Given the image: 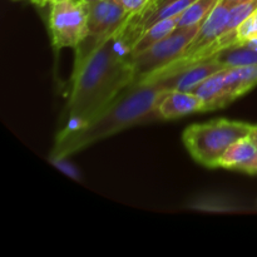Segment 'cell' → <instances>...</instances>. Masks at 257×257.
<instances>
[{
  "label": "cell",
  "mask_w": 257,
  "mask_h": 257,
  "mask_svg": "<svg viewBox=\"0 0 257 257\" xmlns=\"http://www.w3.org/2000/svg\"><path fill=\"white\" fill-rule=\"evenodd\" d=\"M34 4L39 5V7H44V5H48V4H52V3L57 2V0H32Z\"/></svg>",
  "instance_id": "19"
},
{
  "label": "cell",
  "mask_w": 257,
  "mask_h": 257,
  "mask_svg": "<svg viewBox=\"0 0 257 257\" xmlns=\"http://www.w3.org/2000/svg\"><path fill=\"white\" fill-rule=\"evenodd\" d=\"M225 83L232 99L241 97L257 84V64L227 68Z\"/></svg>",
  "instance_id": "10"
},
{
  "label": "cell",
  "mask_w": 257,
  "mask_h": 257,
  "mask_svg": "<svg viewBox=\"0 0 257 257\" xmlns=\"http://www.w3.org/2000/svg\"><path fill=\"white\" fill-rule=\"evenodd\" d=\"M252 128L250 123L220 118L188 125L183 131L182 140L193 160L208 168H217L227 148L250 136Z\"/></svg>",
  "instance_id": "3"
},
{
  "label": "cell",
  "mask_w": 257,
  "mask_h": 257,
  "mask_svg": "<svg viewBox=\"0 0 257 257\" xmlns=\"http://www.w3.org/2000/svg\"><path fill=\"white\" fill-rule=\"evenodd\" d=\"M167 92L168 89L158 82L132 85L94 119L74 130L60 131L52 160L68 157L125 128L160 118L157 105Z\"/></svg>",
  "instance_id": "2"
},
{
  "label": "cell",
  "mask_w": 257,
  "mask_h": 257,
  "mask_svg": "<svg viewBox=\"0 0 257 257\" xmlns=\"http://www.w3.org/2000/svg\"><path fill=\"white\" fill-rule=\"evenodd\" d=\"M256 145H257V142H256Z\"/></svg>",
  "instance_id": "24"
},
{
  "label": "cell",
  "mask_w": 257,
  "mask_h": 257,
  "mask_svg": "<svg viewBox=\"0 0 257 257\" xmlns=\"http://www.w3.org/2000/svg\"><path fill=\"white\" fill-rule=\"evenodd\" d=\"M52 161H53V163H54V165L59 168V170H62L63 172L67 173L68 176H70V177H73V178H78L77 170H75V168L73 167V166L70 165L67 160H65V157L55 158V160H52Z\"/></svg>",
  "instance_id": "17"
},
{
  "label": "cell",
  "mask_w": 257,
  "mask_h": 257,
  "mask_svg": "<svg viewBox=\"0 0 257 257\" xmlns=\"http://www.w3.org/2000/svg\"><path fill=\"white\" fill-rule=\"evenodd\" d=\"M220 2L221 0H195L187 9L177 15V28L200 25Z\"/></svg>",
  "instance_id": "12"
},
{
  "label": "cell",
  "mask_w": 257,
  "mask_h": 257,
  "mask_svg": "<svg viewBox=\"0 0 257 257\" xmlns=\"http://www.w3.org/2000/svg\"><path fill=\"white\" fill-rule=\"evenodd\" d=\"M255 10H257V0H243V2L232 5L230 14H228L226 33L236 32L238 25L243 20L247 19Z\"/></svg>",
  "instance_id": "14"
},
{
  "label": "cell",
  "mask_w": 257,
  "mask_h": 257,
  "mask_svg": "<svg viewBox=\"0 0 257 257\" xmlns=\"http://www.w3.org/2000/svg\"><path fill=\"white\" fill-rule=\"evenodd\" d=\"M196 112H205V104L193 92L168 90L157 105V113L162 119H175Z\"/></svg>",
  "instance_id": "7"
},
{
  "label": "cell",
  "mask_w": 257,
  "mask_h": 257,
  "mask_svg": "<svg viewBox=\"0 0 257 257\" xmlns=\"http://www.w3.org/2000/svg\"><path fill=\"white\" fill-rule=\"evenodd\" d=\"M251 138H252L253 141H255V142H257V125H253V128H252V132H251Z\"/></svg>",
  "instance_id": "21"
},
{
  "label": "cell",
  "mask_w": 257,
  "mask_h": 257,
  "mask_svg": "<svg viewBox=\"0 0 257 257\" xmlns=\"http://www.w3.org/2000/svg\"><path fill=\"white\" fill-rule=\"evenodd\" d=\"M241 171H243V172H247V173H252V175L257 173V155L252 161H250L247 165L243 166L242 170H241Z\"/></svg>",
  "instance_id": "18"
},
{
  "label": "cell",
  "mask_w": 257,
  "mask_h": 257,
  "mask_svg": "<svg viewBox=\"0 0 257 257\" xmlns=\"http://www.w3.org/2000/svg\"><path fill=\"white\" fill-rule=\"evenodd\" d=\"M226 69L220 70V72L208 77L207 79L203 80L200 85H197L192 90L195 94H197L202 99L203 104H205V112L226 107L228 103L233 100L230 93L227 92V88H226Z\"/></svg>",
  "instance_id": "8"
},
{
  "label": "cell",
  "mask_w": 257,
  "mask_h": 257,
  "mask_svg": "<svg viewBox=\"0 0 257 257\" xmlns=\"http://www.w3.org/2000/svg\"><path fill=\"white\" fill-rule=\"evenodd\" d=\"M227 2H230L232 5H235V4H237V3L243 2V0H227Z\"/></svg>",
  "instance_id": "23"
},
{
  "label": "cell",
  "mask_w": 257,
  "mask_h": 257,
  "mask_svg": "<svg viewBox=\"0 0 257 257\" xmlns=\"http://www.w3.org/2000/svg\"><path fill=\"white\" fill-rule=\"evenodd\" d=\"M257 155V145L251 136L233 142L223 153L220 160V167L228 170H242L245 165L252 161Z\"/></svg>",
  "instance_id": "9"
},
{
  "label": "cell",
  "mask_w": 257,
  "mask_h": 257,
  "mask_svg": "<svg viewBox=\"0 0 257 257\" xmlns=\"http://www.w3.org/2000/svg\"><path fill=\"white\" fill-rule=\"evenodd\" d=\"M122 32L74 64L67 105L68 124L63 130H74L94 119L133 85L135 77Z\"/></svg>",
  "instance_id": "1"
},
{
  "label": "cell",
  "mask_w": 257,
  "mask_h": 257,
  "mask_svg": "<svg viewBox=\"0 0 257 257\" xmlns=\"http://www.w3.org/2000/svg\"><path fill=\"white\" fill-rule=\"evenodd\" d=\"M83 2H85V3H87L88 5H92V4H95V3L104 2V0H83Z\"/></svg>",
  "instance_id": "22"
},
{
  "label": "cell",
  "mask_w": 257,
  "mask_h": 257,
  "mask_svg": "<svg viewBox=\"0 0 257 257\" xmlns=\"http://www.w3.org/2000/svg\"><path fill=\"white\" fill-rule=\"evenodd\" d=\"M176 28H177V17L163 19L161 20V22L153 24L152 27L146 29L145 32H143V34L138 38L137 42L132 45V48H131L130 52H128L127 54V58L136 57V55H138L140 53L147 50L148 48H151L152 45H155L156 43L162 40L163 38L170 35Z\"/></svg>",
  "instance_id": "11"
},
{
  "label": "cell",
  "mask_w": 257,
  "mask_h": 257,
  "mask_svg": "<svg viewBox=\"0 0 257 257\" xmlns=\"http://www.w3.org/2000/svg\"><path fill=\"white\" fill-rule=\"evenodd\" d=\"M222 69H226V67L218 59L217 55H215V57L208 58V59L202 60L200 63H196L192 67L187 68V69L173 75V77L163 78V79L156 80V82L161 83L168 90L192 92L203 80Z\"/></svg>",
  "instance_id": "6"
},
{
  "label": "cell",
  "mask_w": 257,
  "mask_h": 257,
  "mask_svg": "<svg viewBox=\"0 0 257 257\" xmlns=\"http://www.w3.org/2000/svg\"><path fill=\"white\" fill-rule=\"evenodd\" d=\"M125 12L132 17H138L150 9L155 0H118Z\"/></svg>",
  "instance_id": "16"
},
{
  "label": "cell",
  "mask_w": 257,
  "mask_h": 257,
  "mask_svg": "<svg viewBox=\"0 0 257 257\" xmlns=\"http://www.w3.org/2000/svg\"><path fill=\"white\" fill-rule=\"evenodd\" d=\"M89 5L83 0H57L50 4L49 33L55 49L77 48L88 35Z\"/></svg>",
  "instance_id": "5"
},
{
  "label": "cell",
  "mask_w": 257,
  "mask_h": 257,
  "mask_svg": "<svg viewBox=\"0 0 257 257\" xmlns=\"http://www.w3.org/2000/svg\"><path fill=\"white\" fill-rule=\"evenodd\" d=\"M171 2H175V0H155V3H153L152 7H153V8L161 7V5L168 4V3H171Z\"/></svg>",
  "instance_id": "20"
},
{
  "label": "cell",
  "mask_w": 257,
  "mask_h": 257,
  "mask_svg": "<svg viewBox=\"0 0 257 257\" xmlns=\"http://www.w3.org/2000/svg\"><path fill=\"white\" fill-rule=\"evenodd\" d=\"M201 25V24H200ZM200 25L176 28L170 35L138 55L128 58L133 70V85L141 84L150 75L167 67L181 57L197 34Z\"/></svg>",
  "instance_id": "4"
},
{
  "label": "cell",
  "mask_w": 257,
  "mask_h": 257,
  "mask_svg": "<svg viewBox=\"0 0 257 257\" xmlns=\"http://www.w3.org/2000/svg\"><path fill=\"white\" fill-rule=\"evenodd\" d=\"M218 59L226 68L243 67L257 64V52L245 47H231L217 54Z\"/></svg>",
  "instance_id": "13"
},
{
  "label": "cell",
  "mask_w": 257,
  "mask_h": 257,
  "mask_svg": "<svg viewBox=\"0 0 257 257\" xmlns=\"http://www.w3.org/2000/svg\"><path fill=\"white\" fill-rule=\"evenodd\" d=\"M257 35V10L246 20H243L236 29V47H241L246 40Z\"/></svg>",
  "instance_id": "15"
}]
</instances>
